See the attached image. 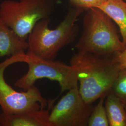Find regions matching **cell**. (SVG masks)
Listing matches in <instances>:
<instances>
[{
	"label": "cell",
	"mask_w": 126,
	"mask_h": 126,
	"mask_svg": "<svg viewBox=\"0 0 126 126\" xmlns=\"http://www.w3.org/2000/svg\"><path fill=\"white\" fill-rule=\"evenodd\" d=\"M104 106L109 126H126L125 102L111 93L107 95Z\"/></svg>",
	"instance_id": "11"
},
{
	"label": "cell",
	"mask_w": 126,
	"mask_h": 126,
	"mask_svg": "<svg viewBox=\"0 0 126 126\" xmlns=\"http://www.w3.org/2000/svg\"><path fill=\"white\" fill-rule=\"evenodd\" d=\"M119 28L122 41L126 47V2L125 0H107L99 6Z\"/></svg>",
	"instance_id": "10"
},
{
	"label": "cell",
	"mask_w": 126,
	"mask_h": 126,
	"mask_svg": "<svg viewBox=\"0 0 126 126\" xmlns=\"http://www.w3.org/2000/svg\"></svg>",
	"instance_id": "17"
},
{
	"label": "cell",
	"mask_w": 126,
	"mask_h": 126,
	"mask_svg": "<svg viewBox=\"0 0 126 126\" xmlns=\"http://www.w3.org/2000/svg\"><path fill=\"white\" fill-rule=\"evenodd\" d=\"M112 59L117 63L120 70L126 68V48L122 51L114 54Z\"/></svg>",
	"instance_id": "15"
},
{
	"label": "cell",
	"mask_w": 126,
	"mask_h": 126,
	"mask_svg": "<svg viewBox=\"0 0 126 126\" xmlns=\"http://www.w3.org/2000/svg\"><path fill=\"white\" fill-rule=\"evenodd\" d=\"M106 96L99 99V102L94 107L90 114L87 126H109V122L104 106Z\"/></svg>",
	"instance_id": "12"
},
{
	"label": "cell",
	"mask_w": 126,
	"mask_h": 126,
	"mask_svg": "<svg viewBox=\"0 0 126 126\" xmlns=\"http://www.w3.org/2000/svg\"><path fill=\"white\" fill-rule=\"evenodd\" d=\"M94 106L86 103L79 86L68 91L50 109L51 126H86Z\"/></svg>",
	"instance_id": "7"
},
{
	"label": "cell",
	"mask_w": 126,
	"mask_h": 126,
	"mask_svg": "<svg viewBox=\"0 0 126 126\" xmlns=\"http://www.w3.org/2000/svg\"><path fill=\"white\" fill-rule=\"evenodd\" d=\"M79 84V91L86 103L93 104L110 93L121 70L113 59L78 51L70 60Z\"/></svg>",
	"instance_id": "1"
},
{
	"label": "cell",
	"mask_w": 126,
	"mask_h": 126,
	"mask_svg": "<svg viewBox=\"0 0 126 126\" xmlns=\"http://www.w3.org/2000/svg\"><path fill=\"white\" fill-rule=\"evenodd\" d=\"M125 110H126V102L125 103Z\"/></svg>",
	"instance_id": "16"
},
{
	"label": "cell",
	"mask_w": 126,
	"mask_h": 126,
	"mask_svg": "<svg viewBox=\"0 0 126 126\" xmlns=\"http://www.w3.org/2000/svg\"><path fill=\"white\" fill-rule=\"evenodd\" d=\"M84 10L73 7L54 29H50V18L36 23L28 37V51L37 57L54 59L65 46L73 43L79 33L76 22Z\"/></svg>",
	"instance_id": "2"
},
{
	"label": "cell",
	"mask_w": 126,
	"mask_h": 126,
	"mask_svg": "<svg viewBox=\"0 0 126 126\" xmlns=\"http://www.w3.org/2000/svg\"><path fill=\"white\" fill-rule=\"evenodd\" d=\"M110 93L126 102V68L121 70L113 83Z\"/></svg>",
	"instance_id": "13"
},
{
	"label": "cell",
	"mask_w": 126,
	"mask_h": 126,
	"mask_svg": "<svg viewBox=\"0 0 126 126\" xmlns=\"http://www.w3.org/2000/svg\"><path fill=\"white\" fill-rule=\"evenodd\" d=\"M75 47L78 51L99 57L113 56L126 48L113 20L98 7L86 10L81 36Z\"/></svg>",
	"instance_id": "3"
},
{
	"label": "cell",
	"mask_w": 126,
	"mask_h": 126,
	"mask_svg": "<svg viewBox=\"0 0 126 126\" xmlns=\"http://www.w3.org/2000/svg\"><path fill=\"white\" fill-rule=\"evenodd\" d=\"M26 59L25 53L10 57L0 63V107L2 113L8 114L25 113L45 109L50 104V100L45 98L35 85L28 90L18 92L5 80L4 74L7 68L15 63H25Z\"/></svg>",
	"instance_id": "6"
},
{
	"label": "cell",
	"mask_w": 126,
	"mask_h": 126,
	"mask_svg": "<svg viewBox=\"0 0 126 126\" xmlns=\"http://www.w3.org/2000/svg\"><path fill=\"white\" fill-rule=\"evenodd\" d=\"M55 5V0H5L0 4V18L26 41L36 23L50 18Z\"/></svg>",
	"instance_id": "4"
},
{
	"label": "cell",
	"mask_w": 126,
	"mask_h": 126,
	"mask_svg": "<svg viewBox=\"0 0 126 126\" xmlns=\"http://www.w3.org/2000/svg\"><path fill=\"white\" fill-rule=\"evenodd\" d=\"M74 8H79L86 11L95 7H99L107 0H68Z\"/></svg>",
	"instance_id": "14"
},
{
	"label": "cell",
	"mask_w": 126,
	"mask_h": 126,
	"mask_svg": "<svg viewBox=\"0 0 126 126\" xmlns=\"http://www.w3.org/2000/svg\"><path fill=\"white\" fill-rule=\"evenodd\" d=\"M28 47L27 42L20 39L0 18V59L24 55Z\"/></svg>",
	"instance_id": "9"
},
{
	"label": "cell",
	"mask_w": 126,
	"mask_h": 126,
	"mask_svg": "<svg viewBox=\"0 0 126 126\" xmlns=\"http://www.w3.org/2000/svg\"><path fill=\"white\" fill-rule=\"evenodd\" d=\"M25 62L28 66L27 72L15 82V86L24 90L34 86L38 80L46 79L57 82L60 86V94L78 86V79L74 68L54 59L37 57L27 51Z\"/></svg>",
	"instance_id": "5"
},
{
	"label": "cell",
	"mask_w": 126,
	"mask_h": 126,
	"mask_svg": "<svg viewBox=\"0 0 126 126\" xmlns=\"http://www.w3.org/2000/svg\"><path fill=\"white\" fill-rule=\"evenodd\" d=\"M50 109H40L18 114L0 113V126H51Z\"/></svg>",
	"instance_id": "8"
}]
</instances>
